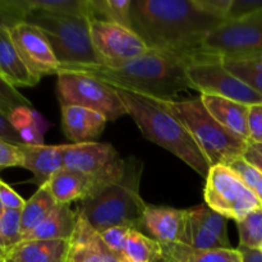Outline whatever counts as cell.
Segmentation results:
<instances>
[{
  "label": "cell",
  "mask_w": 262,
  "mask_h": 262,
  "mask_svg": "<svg viewBox=\"0 0 262 262\" xmlns=\"http://www.w3.org/2000/svg\"><path fill=\"white\" fill-rule=\"evenodd\" d=\"M230 5L232 0H132V30L154 50L193 55L227 20Z\"/></svg>",
  "instance_id": "cell-1"
},
{
  "label": "cell",
  "mask_w": 262,
  "mask_h": 262,
  "mask_svg": "<svg viewBox=\"0 0 262 262\" xmlns=\"http://www.w3.org/2000/svg\"><path fill=\"white\" fill-rule=\"evenodd\" d=\"M60 71L79 72L117 90L158 100L176 99L179 92L194 90L183 56L154 49L119 64L67 66L60 67Z\"/></svg>",
  "instance_id": "cell-2"
},
{
  "label": "cell",
  "mask_w": 262,
  "mask_h": 262,
  "mask_svg": "<svg viewBox=\"0 0 262 262\" xmlns=\"http://www.w3.org/2000/svg\"><path fill=\"white\" fill-rule=\"evenodd\" d=\"M118 91L127 114L135 120L147 140L168 150L199 176L206 178L211 168L209 160L187 128L161 104L160 100L122 90Z\"/></svg>",
  "instance_id": "cell-3"
},
{
  "label": "cell",
  "mask_w": 262,
  "mask_h": 262,
  "mask_svg": "<svg viewBox=\"0 0 262 262\" xmlns=\"http://www.w3.org/2000/svg\"><path fill=\"white\" fill-rule=\"evenodd\" d=\"M143 163L135 156L125 159L122 176L91 199L79 204L77 212L83 215L99 233L113 227L142 229L146 204L141 196Z\"/></svg>",
  "instance_id": "cell-4"
},
{
  "label": "cell",
  "mask_w": 262,
  "mask_h": 262,
  "mask_svg": "<svg viewBox=\"0 0 262 262\" xmlns=\"http://www.w3.org/2000/svg\"><path fill=\"white\" fill-rule=\"evenodd\" d=\"M160 101L191 133L210 165H227L235 159L243 158L250 142L223 127L207 112L201 97Z\"/></svg>",
  "instance_id": "cell-5"
},
{
  "label": "cell",
  "mask_w": 262,
  "mask_h": 262,
  "mask_svg": "<svg viewBox=\"0 0 262 262\" xmlns=\"http://www.w3.org/2000/svg\"><path fill=\"white\" fill-rule=\"evenodd\" d=\"M90 18L53 15L31 12L26 22L42 31L60 67L101 64L95 51L90 31Z\"/></svg>",
  "instance_id": "cell-6"
},
{
  "label": "cell",
  "mask_w": 262,
  "mask_h": 262,
  "mask_svg": "<svg viewBox=\"0 0 262 262\" xmlns=\"http://www.w3.org/2000/svg\"><path fill=\"white\" fill-rule=\"evenodd\" d=\"M183 58L187 76L194 91L224 97L247 106L262 104V95L228 71L222 59L204 53Z\"/></svg>",
  "instance_id": "cell-7"
},
{
  "label": "cell",
  "mask_w": 262,
  "mask_h": 262,
  "mask_svg": "<svg viewBox=\"0 0 262 262\" xmlns=\"http://www.w3.org/2000/svg\"><path fill=\"white\" fill-rule=\"evenodd\" d=\"M56 91L60 106L76 105L86 107L101 114L107 122L128 115L117 89L84 73L59 71Z\"/></svg>",
  "instance_id": "cell-8"
},
{
  "label": "cell",
  "mask_w": 262,
  "mask_h": 262,
  "mask_svg": "<svg viewBox=\"0 0 262 262\" xmlns=\"http://www.w3.org/2000/svg\"><path fill=\"white\" fill-rule=\"evenodd\" d=\"M199 53L222 60L262 56V12L239 19H228L210 33ZM196 53V54H199Z\"/></svg>",
  "instance_id": "cell-9"
},
{
  "label": "cell",
  "mask_w": 262,
  "mask_h": 262,
  "mask_svg": "<svg viewBox=\"0 0 262 262\" xmlns=\"http://www.w3.org/2000/svg\"><path fill=\"white\" fill-rule=\"evenodd\" d=\"M205 179V204L227 219L238 223L262 207L257 194L227 165L211 166Z\"/></svg>",
  "instance_id": "cell-10"
},
{
  "label": "cell",
  "mask_w": 262,
  "mask_h": 262,
  "mask_svg": "<svg viewBox=\"0 0 262 262\" xmlns=\"http://www.w3.org/2000/svg\"><path fill=\"white\" fill-rule=\"evenodd\" d=\"M91 40L101 64H119L150 50L132 28L100 19L90 20Z\"/></svg>",
  "instance_id": "cell-11"
},
{
  "label": "cell",
  "mask_w": 262,
  "mask_h": 262,
  "mask_svg": "<svg viewBox=\"0 0 262 262\" xmlns=\"http://www.w3.org/2000/svg\"><path fill=\"white\" fill-rule=\"evenodd\" d=\"M125 159H119L105 170L95 174L61 169L48 182L58 205H71L72 202L84 201L99 193L102 188L117 181L124 171Z\"/></svg>",
  "instance_id": "cell-12"
},
{
  "label": "cell",
  "mask_w": 262,
  "mask_h": 262,
  "mask_svg": "<svg viewBox=\"0 0 262 262\" xmlns=\"http://www.w3.org/2000/svg\"><path fill=\"white\" fill-rule=\"evenodd\" d=\"M196 250H225L230 247L228 219L206 204L186 210L181 242Z\"/></svg>",
  "instance_id": "cell-13"
},
{
  "label": "cell",
  "mask_w": 262,
  "mask_h": 262,
  "mask_svg": "<svg viewBox=\"0 0 262 262\" xmlns=\"http://www.w3.org/2000/svg\"><path fill=\"white\" fill-rule=\"evenodd\" d=\"M10 37L22 60L38 78L58 74L60 64L42 31L35 25L22 22L9 28Z\"/></svg>",
  "instance_id": "cell-14"
},
{
  "label": "cell",
  "mask_w": 262,
  "mask_h": 262,
  "mask_svg": "<svg viewBox=\"0 0 262 262\" xmlns=\"http://www.w3.org/2000/svg\"><path fill=\"white\" fill-rule=\"evenodd\" d=\"M122 159L110 143L84 142L64 145L63 169L83 174L105 170Z\"/></svg>",
  "instance_id": "cell-15"
},
{
  "label": "cell",
  "mask_w": 262,
  "mask_h": 262,
  "mask_svg": "<svg viewBox=\"0 0 262 262\" xmlns=\"http://www.w3.org/2000/svg\"><path fill=\"white\" fill-rule=\"evenodd\" d=\"M122 256L107 248L101 235L82 214L77 212V224L71 238L68 262H120Z\"/></svg>",
  "instance_id": "cell-16"
},
{
  "label": "cell",
  "mask_w": 262,
  "mask_h": 262,
  "mask_svg": "<svg viewBox=\"0 0 262 262\" xmlns=\"http://www.w3.org/2000/svg\"><path fill=\"white\" fill-rule=\"evenodd\" d=\"M106 118L76 105H61V128L72 143L94 142L106 127Z\"/></svg>",
  "instance_id": "cell-17"
},
{
  "label": "cell",
  "mask_w": 262,
  "mask_h": 262,
  "mask_svg": "<svg viewBox=\"0 0 262 262\" xmlns=\"http://www.w3.org/2000/svg\"><path fill=\"white\" fill-rule=\"evenodd\" d=\"M22 168L33 174L31 182L38 187L48 183L63 169L64 145H22Z\"/></svg>",
  "instance_id": "cell-18"
},
{
  "label": "cell",
  "mask_w": 262,
  "mask_h": 262,
  "mask_svg": "<svg viewBox=\"0 0 262 262\" xmlns=\"http://www.w3.org/2000/svg\"><path fill=\"white\" fill-rule=\"evenodd\" d=\"M184 217L186 210L147 205L143 212L142 228L161 245L179 243L183 232Z\"/></svg>",
  "instance_id": "cell-19"
},
{
  "label": "cell",
  "mask_w": 262,
  "mask_h": 262,
  "mask_svg": "<svg viewBox=\"0 0 262 262\" xmlns=\"http://www.w3.org/2000/svg\"><path fill=\"white\" fill-rule=\"evenodd\" d=\"M0 76L15 89L33 87L41 79L22 60L10 37L9 28H0Z\"/></svg>",
  "instance_id": "cell-20"
},
{
  "label": "cell",
  "mask_w": 262,
  "mask_h": 262,
  "mask_svg": "<svg viewBox=\"0 0 262 262\" xmlns=\"http://www.w3.org/2000/svg\"><path fill=\"white\" fill-rule=\"evenodd\" d=\"M207 112L234 135L248 141V113L250 106L212 95H200ZM250 142V141H248Z\"/></svg>",
  "instance_id": "cell-21"
},
{
  "label": "cell",
  "mask_w": 262,
  "mask_h": 262,
  "mask_svg": "<svg viewBox=\"0 0 262 262\" xmlns=\"http://www.w3.org/2000/svg\"><path fill=\"white\" fill-rule=\"evenodd\" d=\"M71 241H25L7 257L15 262H68Z\"/></svg>",
  "instance_id": "cell-22"
},
{
  "label": "cell",
  "mask_w": 262,
  "mask_h": 262,
  "mask_svg": "<svg viewBox=\"0 0 262 262\" xmlns=\"http://www.w3.org/2000/svg\"><path fill=\"white\" fill-rule=\"evenodd\" d=\"M76 224L77 212L71 209V205H58L38 227L22 238V242L54 239L71 241Z\"/></svg>",
  "instance_id": "cell-23"
},
{
  "label": "cell",
  "mask_w": 262,
  "mask_h": 262,
  "mask_svg": "<svg viewBox=\"0 0 262 262\" xmlns=\"http://www.w3.org/2000/svg\"><path fill=\"white\" fill-rule=\"evenodd\" d=\"M163 255L170 262H243L238 248L196 250L182 243L161 245Z\"/></svg>",
  "instance_id": "cell-24"
},
{
  "label": "cell",
  "mask_w": 262,
  "mask_h": 262,
  "mask_svg": "<svg viewBox=\"0 0 262 262\" xmlns=\"http://www.w3.org/2000/svg\"><path fill=\"white\" fill-rule=\"evenodd\" d=\"M58 202L54 199L49 184L38 187L37 191L27 200L20 210V232L22 238L30 232H32L36 227L41 224L49 215L51 214Z\"/></svg>",
  "instance_id": "cell-25"
},
{
  "label": "cell",
  "mask_w": 262,
  "mask_h": 262,
  "mask_svg": "<svg viewBox=\"0 0 262 262\" xmlns=\"http://www.w3.org/2000/svg\"><path fill=\"white\" fill-rule=\"evenodd\" d=\"M9 119L25 145H43V135L51 124L40 113L32 107H20Z\"/></svg>",
  "instance_id": "cell-26"
},
{
  "label": "cell",
  "mask_w": 262,
  "mask_h": 262,
  "mask_svg": "<svg viewBox=\"0 0 262 262\" xmlns=\"http://www.w3.org/2000/svg\"><path fill=\"white\" fill-rule=\"evenodd\" d=\"M91 20L100 19L132 28V0H89Z\"/></svg>",
  "instance_id": "cell-27"
},
{
  "label": "cell",
  "mask_w": 262,
  "mask_h": 262,
  "mask_svg": "<svg viewBox=\"0 0 262 262\" xmlns=\"http://www.w3.org/2000/svg\"><path fill=\"white\" fill-rule=\"evenodd\" d=\"M31 12H42L66 17H87L91 19L89 0H27Z\"/></svg>",
  "instance_id": "cell-28"
},
{
  "label": "cell",
  "mask_w": 262,
  "mask_h": 262,
  "mask_svg": "<svg viewBox=\"0 0 262 262\" xmlns=\"http://www.w3.org/2000/svg\"><path fill=\"white\" fill-rule=\"evenodd\" d=\"M160 256H163L160 242L142 234L141 230H129L124 257L135 262H152Z\"/></svg>",
  "instance_id": "cell-29"
},
{
  "label": "cell",
  "mask_w": 262,
  "mask_h": 262,
  "mask_svg": "<svg viewBox=\"0 0 262 262\" xmlns=\"http://www.w3.org/2000/svg\"><path fill=\"white\" fill-rule=\"evenodd\" d=\"M224 66L234 76L242 79L251 89L262 95V59H238V60H223Z\"/></svg>",
  "instance_id": "cell-30"
},
{
  "label": "cell",
  "mask_w": 262,
  "mask_h": 262,
  "mask_svg": "<svg viewBox=\"0 0 262 262\" xmlns=\"http://www.w3.org/2000/svg\"><path fill=\"white\" fill-rule=\"evenodd\" d=\"M22 242L19 210H0V245L9 255Z\"/></svg>",
  "instance_id": "cell-31"
},
{
  "label": "cell",
  "mask_w": 262,
  "mask_h": 262,
  "mask_svg": "<svg viewBox=\"0 0 262 262\" xmlns=\"http://www.w3.org/2000/svg\"><path fill=\"white\" fill-rule=\"evenodd\" d=\"M239 247L258 250L262 242V207L248 214L237 223Z\"/></svg>",
  "instance_id": "cell-32"
},
{
  "label": "cell",
  "mask_w": 262,
  "mask_h": 262,
  "mask_svg": "<svg viewBox=\"0 0 262 262\" xmlns=\"http://www.w3.org/2000/svg\"><path fill=\"white\" fill-rule=\"evenodd\" d=\"M28 14L27 0H0V28H12L26 22Z\"/></svg>",
  "instance_id": "cell-33"
},
{
  "label": "cell",
  "mask_w": 262,
  "mask_h": 262,
  "mask_svg": "<svg viewBox=\"0 0 262 262\" xmlns=\"http://www.w3.org/2000/svg\"><path fill=\"white\" fill-rule=\"evenodd\" d=\"M20 107H32V104L27 97L18 91V89L8 83L0 76V110L10 118L13 113Z\"/></svg>",
  "instance_id": "cell-34"
},
{
  "label": "cell",
  "mask_w": 262,
  "mask_h": 262,
  "mask_svg": "<svg viewBox=\"0 0 262 262\" xmlns=\"http://www.w3.org/2000/svg\"><path fill=\"white\" fill-rule=\"evenodd\" d=\"M227 166L229 169H232V170L242 179V182L248 187V188H251L255 192V188L257 187V184L260 183L262 179V174L255 168V166L251 165L245 158L235 159V160L227 164Z\"/></svg>",
  "instance_id": "cell-35"
},
{
  "label": "cell",
  "mask_w": 262,
  "mask_h": 262,
  "mask_svg": "<svg viewBox=\"0 0 262 262\" xmlns=\"http://www.w3.org/2000/svg\"><path fill=\"white\" fill-rule=\"evenodd\" d=\"M129 230L130 228L113 227L100 233V235H101V239L104 241V243L107 246L109 250H112L113 252L123 257L125 252V248H127Z\"/></svg>",
  "instance_id": "cell-36"
},
{
  "label": "cell",
  "mask_w": 262,
  "mask_h": 262,
  "mask_svg": "<svg viewBox=\"0 0 262 262\" xmlns=\"http://www.w3.org/2000/svg\"><path fill=\"white\" fill-rule=\"evenodd\" d=\"M22 168V151L20 146L13 145L0 138V171L7 168Z\"/></svg>",
  "instance_id": "cell-37"
},
{
  "label": "cell",
  "mask_w": 262,
  "mask_h": 262,
  "mask_svg": "<svg viewBox=\"0 0 262 262\" xmlns=\"http://www.w3.org/2000/svg\"><path fill=\"white\" fill-rule=\"evenodd\" d=\"M262 12V0H232L228 19H239Z\"/></svg>",
  "instance_id": "cell-38"
},
{
  "label": "cell",
  "mask_w": 262,
  "mask_h": 262,
  "mask_svg": "<svg viewBox=\"0 0 262 262\" xmlns=\"http://www.w3.org/2000/svg\"><path fill=\"white\" fill-rule=\"evenodd\" d=\"M26 201L4 181L0 179V210H22Z\"/></svg>",
  "instance_id": "cell-39"
},
{
  "label": "cell",
  "mask_w": 262,
  "mask_h": 262,
  "mask_svg": "<svg viewBox=\"0 0 262 262\" xmlns=\"http://www.w3.org/2000/svg\"><path fill=\"white\" fill-rule=\"evenodd\" d=\"M248 133L251 145L262 143V104L250 106L248 113Z\"/></svg>",
  "instance_id": "cell-40"
},
{
  "label": "cell",
  "mask_w": 262,
  "mask_h": 262,
  "mask_svg": "<svg viewBox=\"0 0 262 262\" xmlns=\"http://www.w3.org/2000/svg\"><path fill=\"white\" fill-rule=\"evenodd\" d=\"M0 138L13 143V145H25L22 138H20V135L15 129L14 125L12 124V122H10L9 117H7L2 110H0Z\"/></svg>",
  "instance_id": "cell-41"
},
{
  "label": "cell",
  "mask_w": 262,
  "mask_h": 262,
  "mask_svg": "<svg viewBox=\"0 0 262 262\" xmlns=\"http://www.w3.org/2000/svg\"><path fill=\"white\" fill-rule=\"evenodd\" d=\"M243 158H245L246 160L251 164V165L255 166V168L262 174V155L260 152H257V151H256L252 146L251 145L248 146L247 150H246V152H245V155H243Z\"/></svg>",
  "instance_id": "cell-42"
},
{
  "label": "cell",
  "mask_w": 262,
  "mask_h": 262,
  "mask_svg": "<svg viewBox=\"0 0 262 262\" xmlns=\"http://www.w3.org/2000/svg\"><path fill=\"white\" fill-rule=\"evenodd\" d=\"M242 253L243 262H262V253L258 250H250V248L238 247Z\"/></svg>",
  "instance_id": "cell-43"
},
{
  "label": "cell",
  "mask_w": 262,
  "mask_h": 262,
  "mask_svg": "<svg viewBox=\"0 0 262 262\" xmlns=\"http://www.w3.org/2000/svg\"><path fill=\"white\" fill-rule=\"evenodd\" d=\"M255 193L257 194L258 200H260V202H261V205H262V179H261L260 183L257 184V187H256V188H255Z\"/></svg>",
  "instance_id": "cell-44"
},
{
  "label": "cell",
  "mask_w": 262,
  "mask_h": 262,
  "mask_svg": "<svg viewBox=\"0 0 262 262\" xmlns=\"http://www.w3.org/2000/svg\"><path fill=\"white\" fill-rule=\"evenodd\" d=\"M7 256H8L7 252H5V250L2 247V245H0V261L5 260V258H7Z\"/></svg>",
  "instance_id": "cell-45"
},
{
  "label": "cell",
  "mask_w": 262,
  "mask_h": 262,
  "mask_svg": "<svg viewBox=\"0 0 262 262\" xmlns=\"http://www.w3.org/2000/svg\"><path fill=\"white\" fill-rule=\"evenodd\" d=\"M250 145H251V143H250ZM251 146H252V147L255 148L257 152H260L262 155V143H256V145H251Z\"/></svg>",
  "instance_id": "cell-46"
},
{
  "label": "cell",
  "mask_w": 262,
  "mask_h": 262,
  "mask_svg": "<svg viewBox=\"0 0 262 262\" xmlns=\"http://www.w3.org/2000/svg\"><path fill=\"white\" fill-rule=\"evenodd\" d=\"M152 262H170V261H169L168 260V258H166L165 257V256H160V257H158V258H156V260H154Z\"/></svg>",
  "instance_id": "cell-47"
},
{
  "label": "cell",
  "mask_w": 262,
  "mask_h": 262,
  "mask_svg": "<svg viewBox=\"0 0 262 262\" xmlns=\"http://www.w3.org/2000/svg\"><path fill=\"white\" fill-rule=\"evenodd\" d=\"M120 262H135V261L129 260V258H127V257H124V256H123V257L120 258Z\"/></svg>",
  "instance_id": "cell-48"
},
{
  "label": "cell",
  "mask_w": 262,
  "mask_h": 262,
  "mask_svg": "<svg viewBox=\"0 0 262 262\" xmlns=\"http://www.w3.org/2000/svg\"><path fill=\"white\" fill-rule=\"evenodd\" d=\"M4 262H15V261H13L12 258H10V257H7V258H5V261H4Z\"/></svg>",
  "instance_id": "cell-49"
},
{
  "label": "cell",
  "mask_w": 262,
  "mask_h": 262,
  "mask_svg": "<svg viewBox=\"0 0 262 262\" xmlns=\"http://www.w3.org/2000/svg\"><path fill=\"white\" fill-rule=\"evenodd\" d=\"M258 251H260V252L262 253V242H261V245H260V248H258Z\"/></svg>",
  "instance_id": "cell-50"
},
{
  "label": "cell",
  "mask_w": 262,
  "mask_h": 262,
  "mask_svg": "<svg viewBox=\"0 0 262 262\" xmlns=\"http://www.w3.org/2000/svg\"><path fill=\"white\" fill-rule=\"evenodd\" d=\"M4 261H5V260H3V261H0V262H4Z\"/></svg>",
  "instance_id": "cell-51"
},
{
  "label": "cell",
  "mask_w": 262,
  "mask_h": 262,
  "mask_svg": "<svg viewBox=\"0 0 262 262\" xmlns=\"http://www.w3.org/2000/svg\"><path fill=\"white\" fill-rule=\"evenodd\" d=\"M261 59H262V56H261Z\"/></svg>",
  "instance_id": "cell-52"
}]
</instances>
